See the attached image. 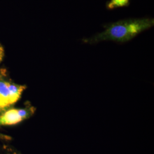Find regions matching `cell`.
<instances>
[{
    "instance_id": "obj_2",
    "label": "cell",
    "mask_w": 154,
    "mask_h": 154,
    "mask_svg": "<svg viewBox=\"0 0 154 154\" xmlns=\"http://www.w3.org/2000/svg\"><path fill=\"white\" fill-rule=\"evenodd\" d=\"M25 88V86L0 81V111L16 103Z\"/></svg>"
},
{
    "instance_id": "obj_1",
    "label": "cell",
    "mask_w": 154,
    "mask_h": 154,
    "mask_svg": "<svg viewBox=\"0 0 154 154\" xmlns=\"http://www.w3.org/2000/svg\"><path fill=\"white\" fill-rule=\"evenodd\" d=\"M154 18H130L120 20L107 26L105 31L88 38L83 39L87 44H95L103 41L126 42L134 38L144 30L152 27Z\"/></svg>"
},
{
    "instance_id": "obj_3",
    "label": "cell",
    "mask_w": 154,
    "mask_h": 154,
    "mask_svg": "<svg viewBox=\"0 0 154 154\" xmlns=\"http://www.w3.org/2000/svg\"><path fill=\"white\" fill-rule=\"evenodd\" d=\"M33 107L26 109H11L0 116V126H11L20 123L31 116Z\"/></svg>"
},
{
    "instance_id": "obj_5",
    "label": "cell",
    "mask_w": 154,
    "mask_h": 154,
    "mask_svg": "<svg viewBox=\"0 0 154 154\" xmlns=\"http://www.w3.org/2000/svg\"><path fill=\"white\" fill-rule=\"evenodd\" d=\"M4 54H5V52H4V48L2 47V46L0 44V63L3 60Z\"/></svg>"
},
{
    "instance_id": "obj_4",
    "label": "cell",
    "mask_w": 154,
    "mask_h": 154,
    "mask_svg": "<svg viewBox=\"0 0 154 154\" xmlns=\"http://www.w3.org/2000/svg\"><path fill=\"white\" fill-rule=\"evenodd\" d=\"M129 4L130 0H111L107 4L106 7L108 9L112 10L118 8L127 6Z\"/></svg>"
},
{
    "instance_id": "obj_6",
    "label": "cell",
    "mask_w": 154,
    "mask_h": 154,
    "mask_svg": "<svg viewBox=\"0 0 154 154\" xmlns=\"http://www.w3.org/2000/svg\"><path fill=\"white\" fill-rule=\"evenodd\" d=\"M1 138H3V139H6L5 138H4V137H1V135H0V139H1Z\"/></svg>"
}]
</instances>
